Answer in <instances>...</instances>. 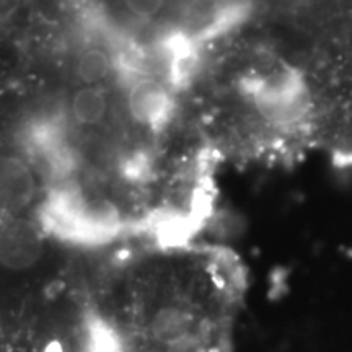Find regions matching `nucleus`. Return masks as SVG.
<instances>
[{
    "label": "nucleus",
    "mask_w": 352,
    "mask_h": 352,
    "mask_svg": "<svg viewBox=\"0 0 352 352\" xmlns=\"http://www.w3.org/2000/svg\"><path fill=\"white\" fill-rule=\"evenodd\" d=\"M43 239L33 222L8 215L0 222V264L10 271L33 267L41 258Z\"/></svg>",
    "instance_id": "obj_1"
},
{
    "label": "nucleus",
    "mask_w": 352,
    "mask_h": 352,
    "mask_svg": "<svg viewBox=\"0 0 352 352\" xmlns=\"http://www.w3.org/2000/svg\"><path fill=\"white\" fill-rule=\"evenodd\" d=\"M36 191L33 171L23 160L0 155V212L15 215L30 204Z\"/></svg>",
    "instance_id": "obj_2"
},
{
    "label": "nucleus",
    "mask_w": 352,
    "mask_h": 352,
    "mask_svg": "<svg viewBox=\"0 0 352 352\" xmlns=\"http://www.w3.org/2000/svg\"><path fill=\"white\" fill-rule=\"evenodd\" d=\"M127 108L139 124L155 127L164 124L170 116L173 101L164 83L152 78H142L135 82L129 90Z\"/></svg>",
    "instance_id": "obj_3"
},
{
    "label": "nucleus",
    "mask_w": 352,
    "mask_h": 352,
    "mask_svg": "<svg viewBox=\"0 0 352 352\" xmlns=\"http://www.w3.org/2000/svg\"><path fill=\"white\" fill-rule=\"evenodd\" d=\"M108 111L107 95L95 85L80 88L72 98V116L83 126H96Z\"/></svg>",
    "instance_id": "obj_4"
},
{
    "label": "nucleus",
    "mask_w": 352,
    "mask_h": 352,
    "mask_svg": "<svg viewBox=\"0 0 352 352\" xmlns=\"http://www.w3.org/2000/svg\"><path fill=\"white\" fill-rule=\"evenodd\" d=\"M111 70V59L104 51L88 50L78 57L77 76L87 85H95L103 80Z\"/></svg>",
    "instance_id": "obj_5"
},
{
    "label": "nucleus",
    "mask_w": 352,
    "mask_h": 352,
    "mask_svg": "<svg viewBox=\"0 0 352 352\" xmlns=\"http://www.w3.org/2000/svg\"><path fill=\"white\" fill-rule=\"evenodd\" d=\"M127 10L139 19H152L160 13L165 0H124Z\"/></svg>",
    "instance_id": "obj_6"
},
{
    "label": "nucleus",
    "mask_w": 352,
    "mask_h": 352,
    "mask_svg": "<svg viewBox=\"0 0 352 352\" xmlns=\"http://www.w3.org/2000/svg\"><path fill=\"white\" fill-rule=\"evenodd\" d=\"M162 352H204V346L196 333L186 334L162 347Z\"/></svg>",
    "instance_id": "obj_7"
},
{
    "label": "nucleus",
    "mask_w": 352,
    "mask_h": 352,
    "mask_svg": "<svg viewBox=\"0 0 352 352\" xmlns=\"http://www.w3.org/2000/svg\"><path fill=\"white\" fill-rule=\"evenodd\" d=\"M16 6V0H0V19L7 16Z\"/></svg>",
    "instance_id": "obj_8"
}]
</instances>
